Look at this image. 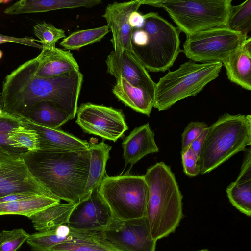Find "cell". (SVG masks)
<instances>
[{
  "label": "cell",
  "instance_id": "42",
  "mask_svg": "<svg viewBox=\"0 0 251 251\" xmlns=\"http://www.w3.org/2000/svg\"><path fill=\"white\" fill-rule=\"evenodd\" d=\"M0 105L2 107V101L1 97V94H0Z\"/></svg>",
  "mask_w": 251,
  "mask_h": 251
},
{
  "label": "cell",
  "instance_id": "25",
  "mask_svg": "<svg viewBox=\"0 0 251 251\" xmlns=\"http://www.w3.org/2000/svg\"><path fill=\"white\" fill-rule=\"evenodd\" d=\"M112 147L104 141L97 144H90V163L84 192L86 197L100 186L105 175V167Z\"/></svg>",
  "mask_w": 251,
  "mask_h": 251
},
{
  "label": "cell",
  "instance_id": "5",
  "mask_svg": "<svg viewBox=\"0 0 251 251\" xmlns=\"http://www.w3.org/2000/svg\"><path fill=\"white\" fill-rule=\"evenodd\" d=\"M222 66L220 62L198 63L189 60L169 71L156 83L153 107L166 110L181 100L197 95L219 76Z\"/></svg>",
  "mask_w": 251,
  "mask_h": 251
},
{
  "label": "cell",
  "instance_id": "40",
  "mask_svg": "<svg viewBox=\"0 0 251 251\" xmlns=\"http://www.w3.org/2000/svg\"><path fill=\"white\" fill-rule=\"evenodd\" d=\"M34 195H39L30 193H17L6 196L0 199V203L9 202L17 201L18 200L27 198Z\"/></svg>",
  "mask_w": 251,
  "mask_h": 251
},
{
  "label": "cell",
  "instance_id": "20",
  "mask_svg": "<svg viewBox=\"0 0 251 251\" xmlns=\"http://www.w3.org/2000/svg\"><path fill=\"white\" fill-rule=\"evenodd\" d=\"M37 133L41 150L79 151L88 150L90 144L59 128H49L25 118Z\"/></svg>",
  "mask_w": 251,
  "mask_h": 251
},
{
  "label": "cell",
  "instance_id": "2",
  "mask_svg": "<svg viewBox=\"0 0 251 251\" xmlns=\"http://www.w3.org/2000/svg\"><path fill=\"white\" fill-rule=\"evenodd\" d=\"M30 173L55 198L77 204L84 189L90 163L89 149L39 150L22 156Z\"/></svg>",
  "mask_w": 251,
  "mask_h": 251
},
{
  "label": "cell",
  "instance_id": "22",
  "mask_svg": "<svg viewBox=\"0 0 251 251\" xmlns=\"http://www.w3.org/2000/svg\"><path fill=\"white\" fill-rule=\"evenodd\" d=\"M92 240L91 234L74 231L66 224L29 235L26 242L33 251H50L53 247L63 242Z\"/></svg>",
  "mask_w": 251,
  "mask_h": 251
},
{
  "label": "cell",
  "instance_id": "27",
  "mask_svg": "<svg viewBox=\"0 0 251 251\" xmlns=\"http://www.w3.org/2000/svg\"><path fill=\"white\" fill-rule=\"evenodd\" d=\"M60 200L43 195H34L14 201L0 203V216L20 215L29 218L48 207L60 203Z\"/></svg>",
  "mask_w": 251,
  "mask_h": 251
},
{
  "label": "cell",
  "instance_id": "9",
  "mask_svg": "<svg viewBox=\"0 0 251 251\" xmlns=\"http://www.w3.org/2000/svg\"><path fill=\"white\" fill-rule=\"evenodd\" d=\"M248 37L227 27L204 30L186 36L181 50L196 62H222L240 47Z\"/></svg>",
  "mask_w": 251,
  "mask_h": 251
},
{
  "label": "cell",
  "instance_id": "38",
  "mask_svg": "<svg viewBox=\"0 0 251 251\" xmlns=\"http://www.w3.org/2000/svg\"><path fill=\"white\" fill-rule=\"evenodd\" d=\"M208 128V127L204 129L190 145V147L198 157L206 136Z\"/></svg>",
  "mask_w": 251,
  "mask_h": 251
},
{
  "label": "cell",
  "instance_id": "14",
  "mask_svg": "<svg viewBox=\"0 0 251 251\" xmlns=\"http://www.w3.org/2000/svg\"><path fill=\"white\" fill-rule=\"evenodd\" d=\"M107 72L116 79L122 77L142 88L153 98L156 83L133 53L126 50L112 51L105 60Z\"/></svg>",
  "mask_w": 251,
  "mask_h": 251
},
{
  "label": "cell",
  "instance_id": "1",
  "mask_svg": "<svg viewBox=\"0 0 251 251\" xmlns=\"http://www.w3.org/2000/svg\"><path fill=\"white\" fill-rule=\"evenodd\" d=\"M83 80L79 71L52 77H35L26 61L4 78L0 93L3 111L25 117L37 103L49 101L74 118Z\"/></svg>",
  "mask_w": 251,
  "mask_h": 251
},
{
  "label": "cell",
  "instance_id": "37",
  "mask_svg": "<svg viewBox=\"0 0 251 251\" xmlns=\"http://www.w3.org/2000/svg\"><path fill=\"white\" fill-rule=\"evenodd\" d=\"M8 42L21 44L35 47L41 50L42 49L43 47L41 44L37 43H40L39 40H36L32 37H25L24 38H17L0 34V44Z\"/></svg>",
  "mask_w": 251,
  "mask_h": 251
},
{
  "label": "cell",
  "instance_id": "35",
  "mask_svg": "<svg viewBox=\"0 0 251 251\" xmlns=\"http://www.w3.org/2000/svg\"><path fill=\"white\" fill-rule=\"evenodd\" d=\"M208 126L204 122L195 121L189 123L185 127L181 135V151H185L192 142Z\"/></svg>",
  "mask_w": 251,
  "mask_h": 251
},
{
  "label": "cell",
  "instance_id": "12",
  "mask_svg": "<svg viewBox=\"0 0 251 251\" xmlns=\"http://www.w3.org/2000/svg\"><path fill=\"white\" fill-rule=\"evenodd\" d=\"M17 193L54 198L31 175L22 156L10 153L0 148V199Z\"/></svg>",
  "mask_w": 251,
  "mask_h": 251
},
{
  "label": "cell",
  "instance_id": "16",
  "mask_svg": "<svg viewBox=\"0 0 251 251\" xmlns=\"http://www.w3.org/2000/svg\"><path fill=\"white\" fill-rule=\"evenodd\" d=\"M26 62L33 75L37 77H52L79 71L73 54L55 47L42 48L36 57Z\"/></svg>",
  "mask_w": 251,
  "mask_h": 251
},
{
  "label": "cell",
  "instance_id": "33",
  "mask_svg": "<svg viewBox=\"0 0 251 251\" xmlns=\"http://www.w3.org/2000/svg\"><path fill=\"white\" fill-rule=\"evenodd\" d=\"M29 235L23 228L2 231L0 233V251H16Z\"/></svg>",
  "mask_w": 251,
  "mask_h": 251
},
{
  "label": "cell",
  "instance_id": "8",
  "mask_svg": "<svg viewBox=\"0 0 251 251\" xmlns=\"http://www.w3.org/2000/svg\"><path fill=\"white\" fill-rule=\"evenodd\" d=\"M98 192L114 218L129 220L146 216L149 190L144 175L105 174Z\"/></svg>",
  "mask_w": 251,
  "mask_h": 251
},
{
  "label": "cell",
  "instance_id": "15",
  "mask_svg": "<svg viewBox=\"0 0 251 251\" xmlns=\"http://www.w3.org/2000/svg\"><path fill=\"white\" fill-rule=\"evenodd\" d=\"M141 5V0H136L114 2L106 7L102 16L106 20L107 25L112 32L111 41L114 51L126 50L133 53L131 40L134 29L129 24V18L130 14L137 11Z\"/></svg>",
  "mask_w": 251,
  "mask_h": 251
},
{
  "label": "cell",
  "instance_id": "7",
  "mask_svg": "<svg viewBox=\"0 0 251 251\" xmlns=\"http://www.w3.org/2000/svg\"><path fill=\"white\" fill-rule=\"evenodd\" d=\"M143 15L142 27L147 32V40L144 46L132 47L133 53L147 70L164 72L181 52L180 31L157 13L150 12Z\"/></svg>",
  "mask_w": 251,
  "mask_h": 251
},
{
  "label": "cell",
  "instance_id": "30",
  "mask_svg": "<svg viewBox=\"0 0 251 251\" xmlns=\"http://www.w3.org/2000/svg\"><path fill=\"white\" fill-rule=\"evenodd\" d=\"M226 27L247 35L251 30V0L231 5Z\"/></svg>",
  "mask_w": 251,
  "mask_h": 251
},
{
  "label": "cell",
  "instance_id": "34",
  "mask_svg": "<svg viewBox=\"0 0 251 251\" xmlns=\"http://www.w3.org/2000/svg\"><path fill=\"white\" fill-rule=\"evenodd\" d=\"M50 251H117L97 240L66 242L53 247Z\"/></svg>",
  "mask_w": 251,
  "mask_h": 251
},
{
  "label": "cell",
  "instance_id": "18",
  "mask_svg": "<svg viewBox=\"0 0 251 251\" xmlns=\"http://www.w3.org/2000/svg\"><path fill=\"white\" fill-rule=\"evenodd\" d=\"M123 158L131 166L147 155L159 151L149 124L135 128L122 142Z\"/></svg>",
  "mask_w": 251,
  "mask_h": 251
},
{
  "label": "cell",
  "instance_id": "4",
  "mask_svg": "<svg viewBox=\"0 0 251 251\" xmlns=\"http://www.w3.org/2000/svg\"><path fill=\"white\" fill-rule=\"evenodd\" d=\"M251 145V115L225 113L208 128L199 156L200 174L209 173Z\"/></svg>",
  "mask_w": 251,
  "mask_h": 251
},
{
  "label": "cell",
  "instance_id": "36",
  "mask_svg": "<svg viewBox=\"0 0 251 251\" xmlns=\"http://www.w3.org/2000/svg\"><path fill=\"white\" fill-rule=\"evenodd\" d=\"M181 154L183 171L189 176L193 177L200 174L199 157L189 147Z\"/></svg>",
  "mask_w": 251,
  "mask_h": 251
},
{
  "label": "cell",
  "instance_id": "6",
  "mask_svg": "<svg viewBox=\"0 0 251 251\" xmlns=\"http://www.w3.org/2000/svg\"><path fill=\"white\" fill-rule=\"evenodd\" d=\"M232 0H141L163 8L186 36L207 29L226 27Z\"/></svg>",
  "mask_w": 251,
  "mask_h": 251
},
{
  "label": "cell",
  "instance_id": "26",
  "mask_svg": "<svg viewBox=\"0 0 251 251\" xmlns=\"http://www.w3.org/2000/svg\"><path fill=\"white\" fill-rule=\"evenodd\" d=\"M76 204L68 203L52 205L31 216L34 228L39 231L51 230L67 224Z\"/></svg>",
  "mask_w": 251,
  "mask_h": 251
},
{
  "label": "cell",
  "instance_id": "19",
  "mask_svg": "<svg viewBox=\"0 0 251 251\" xmlns=\"http://www.w3.org/2000/svg\"><path fill=\"white\" fill-rule=\"evenodd\" d=\"M228 79L242 88L251 90V38L242 44L222 62Z\"/></svg>",
  "mask_w": 251,
  "mask_h": 251
},
{
  "label": "cell",
  "instance_id": "44",
  "mask_svg": "<svg viewBox=\"0 0 251 251\" xmlns=\"http://www.w3.org/2000/svg\"><path fill=\"white\" fill-rule=\"evenodd\" d=\"M198 251H210L207 250V249H203V250H200Z\"/></svg>",
  "mask_w": 251,
  "mask_h": 251
},
{
  "label": "cell",
  "instance_id": "21",
  "mask_svg": "<svg viewBox=\"0 0 251 251\" xmlns=\"http://www.w3.org/2000/svg\"><path fill=\"white\" fill-rule=\"evenodd\" d=\"M102 3L101 0H21L7 7L4 13L18 15L78 7L90 8Z\"/></svg>",
  "mask_w": 251,
  "mask_h": 251
},
{
  "label": "cell",
  "instance_id": "11",
  "mask_svg": "<svg viewBox=\"0 0 251 251\" xmlns=\"http://www.w3.org/2000/svg\"><path fill=\"white\" fill-rule=\"evenodd\" d=\"M75 122L85 133L116 142L128 129L125 118L119 110L91 103L77 108Z\"/></svg>",
  "mask_w": 251,
  "mask_h": 251
},
{
  "label": "cell",
  "instance_id": "41",
  "mask_svg": "<svg viewBox=\"0 0 251 251\" xmlns=\"http://www.w3.org/2000/svg\"><path fill=\"white\" fill-rule=\"evenodd\" d=\"M3 112L4 111H3L2 107L0 105V116L3 114Z\"/></svg>",
  "mask_w": 251,
  "mask_h": 251
},
{
  "label": "cell",
  "instance_id": "10",
  "mask_svg": "<svg viewBox=\"0 0 251 251\" xmlns=\"http://www.w3.org/2000/svg\"><path fill=\"white\" fill-rule=\"evenodd\" d=\"M99 242L117 251H155L157 241L146 216L121 220L113 218L103 230L93 234Z\"/></svg>",
  "mask_w": 251,
  "mask_h": 251
},
{
  "label": "cell",
  "instance_id": "23",
  "mask_svg": "<svg viewBox=\"0 0 251 251\" xmlns=\"http://www.w3.org/2000/svg\"><path fill=\"white\" fill-rule=\"evenodd\" d=\"M116 79L112 93L117 99L134 111L150 116L154 98L145 90L132 85L123 78Z\"/></svg>",
  "mask_w": 251,
  "mask_h": 251
},
{
  "label": "cell",
  "instance_id": "43",
  "mask_svg": "<svg viewBox=\"0 0 251 251\" xmlns=\"http://www.w3.org/2000/svg\"><path fill=\"white\" fill-rule=\"evenodd\" d=\"M3 56V53L1 50H0V59H1Z\"/></svg>",
  "mask_w": 251,
  "mask_h": 251
},
{
  "label": "cell",
  "instance_id": "28",
  "mask_svg": "<svg viewBox=\"0 0 251 251\" xmlns=\"http://www.w3.org/2000/svg\"><path fill=\"white\" fill-rule=\"evenodd\" d=\"M109 31L108 27L105 25L75 31L63 39L60 45L67 50H78L83 46L100 41Z\"/></svg>",
  "mask_w": 251,
  "mask_h": 251
},
{
  "label": "cell",
  "instance_id": "13",
  "mask_svg": "<svg viewBox=\"0 0 251 251\" xmlns=\"http://www.w3.org/2000/svg\"><path fill=\"white\" fill-rule=\"evenodd\" d=\"M113 218L109 207L99 194L97 188L76 204L67 225L74 231L94 233L105 229Z\"/></svg>",
  "mask_w": 251,
  "mask_h": 251
},
{
  "label": "cell",
  "instance_id": "31",
  "mask_svg": "<svg viewBox=\"0 0 251 251\" xmlns=\"http://www.w3.org/2000/svg\"><path fill=\"white\" fill-rule=\"evenodd\" d=\"M8 138L25 153L40 150L38 135L30 126L26 119L24 125L9 133Z\"/></svg>",
  "mask_w": 251,
  "mask_h": 251
},
{
  "label": "cell",
  "instance_id": "3",
  "mask_svg": "<svg viewBox=\"0 0 251 251\" xmlns=\"http://www.w3.org/2000/svg\"><path fill=\"white\" fill-rule=\"evenodd\" d=\"M149 196L146 217L153 238L157 240L175 231L183 217L182 195L170 166L160 162L144 175Z\"/></svg>",
  "mask_w": 251,
  "mask_h": 251
},
{
  "label": "cell",
  "instance_id": "32",
  "mask_svg": "<svg viewBox=\"0 0 251 251\" xmlns=\"http://www.w3.org/2000/svg\"><path fill=\"white\" fill-rule=\"evenodd\" d=\"M33 29L34 34L39 39L42 48L54 47L59 40L66 38L65 31L63 29L57 28L45 22L37 24L33 26Z\"/></svg>",
  "mask_w": 251,
  "mask_h": 251
},
{
  "label": "cell",
  "instance_id": "17",
  "mask_svg": "<svg viewBox=\"0 0 251 251\" xmlns=\"http://www.w3.org/2000/svg\"><path fill=\"white\" fill-rule=\"evenodd\" d=\"M240 172L226 188L230 202L242 213L251 214V149L246 148Z\"/></svg>",
  "mask_w": 251,
  "mask_h": 251
},
{
  "label": "cell",
  "instance_id": "39",
  "mask_svg": "<svg viewBox=\"0 0 251 251\" xmlns=\"http://www.w3.org/2000/svg\"><path fill=\"white\" fill-rule=\"evenodd\" d=\"M129 22L131 26L133 28H141L144 23V15L137 11L132 12L129 18Z\"/></svg>",
  "mask_w": 251,
  "mask_h": 251
},
{
  "label": "cell",
  "instance_id": "29",
  "mask_svg": "<svg viewBox=\"0 0 251 251\" xmlns=\"http://www.w3.org/2000/svg\"><path fill=\"white\" fill-rule=\"evenodd\" d=\"M26 123L25 117L11 114L4 111L0 116V148L8 152L22 156L25 154L9 140V133Z\"/></svg>",
  "mask_w": 251,
  "mask_h": 251
},
{
  "label": "cell",
  "instance_id": "24",
  "mask_svg": "<svg viewBox=\"0 0 251 251\" xmlns=\"http://www.w3.org/2000/svg\"><path fill=\"white\" fill-rule=\"evenodd\" d=\"M24 117L43 126L53 129L59 128L74 118L71 114L49 101L37 103Z\"/></svg>",
  "mask_w": 251,
  "mask_h": 251
}]
</instances>
